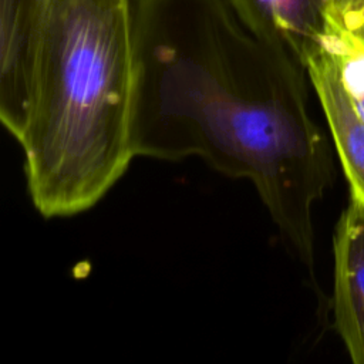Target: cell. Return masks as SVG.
<instances>
[{
	"mask_svg": "<svg viewBox=\"0 0 364 364\" xmlns=\"http://www.w3.org/2000/svg\"><path fill=\"white\" fill-rule=\"evenodd\" d=\"M317 40L333 58L354 107L364 119V41L328 17Z\"/></svg>",
	"mask_w": 364,
	"mask_h": 364,
	"instance_id": "cell-6",
	"label": "cell"
},
{
	"mask_svg": "<svg viewBox=\"0 0 364 364\" xmlns=\"http://www.w3.org/2000/svg\"><path fill=\"white\" fill-rule=\"evenodd\" d=\"M363 0H324V16L338 20L354 10Z\"/></svg>",
	"mask_w": 364,
	"mask_h": 364,
	"instance_id": "cell-8",
	"label": "cell"
},
{
	"mask_svg": "<svg viewBox=\"0 0 364 364\" xmlns=\"http://www.w3.org/2000/svg\"><path fill=\"white\" fill-rule=\"evenodd\" d=\"M333 310L337 333L354 364H364V209L350 200L333 237Z\"/></svg>",
	"mask_w": 364,
	"mask_h": 364,
	"instance_id": "cell-4",
	"label": "cell"
},
{
	"mask_svg": "<svg viewBox=\"0 0 364 364\" xmlns=\"http://www.w3.org/2000/svg\"><path fill=\"white\" fill-rule=\"evenodd\" d=\"M139 63L136 155L200 158L249 181L283 242L314 274L313 206L331 183L307 73L226 0H131Z\"/></svg>",
	"mask_w": 364,
	"mask_h": 364,
	"instance_id": "cell-1",
	"label": "cell"
},
{
	"mask_svg": "<svg viewBox=\"0 0 364 364\" xmlns=\"http://www.w3.org/2000/svg\"><path fill=\"white\" fill-rule=\"evenodd\" d=\"M138 95L131 0H24L1 46L0 119L44 218L92 208L127 172Z\"/></svg>",
	"mask_w": 364,
	"mask_h": 364,
	"instance_id": "cell-2",
	"label": "cell"
},
{
	"mask_svg": "<svg viewBox=\"0 0 364 364\" xmlns=\"http://www.w3.org/2000/svg\"><path fill=\"white\" fill-rule=\"evenodd\" d=\"M226 3L255 37L290 53L301 64L324 27V0H226Z\"/></svg>",
	"mask_w": 364,
	"mask_h": 364,
	"instance_id": "cell-5",
	"label": "cell"
},
{
	"mask_svg": "<svg viewBox=\"0 0 364 364\" xmlns=\"http://www.w3.org/2000/svg\"><path fill=\"white\" fill-rule=\"evenodd\" d=\"M334 21L364 41V0L354 10H351L350 13L344 14L341 18Z\"/></svg>",
	"mask_w": 364,
	"mask_h": 364,
	"instance_id": "cell-7",
	"label": "cell"
},
{
	"mask_svg": "<svg viewBox=\"0 0 364 364\" xmlns=\"http://www.w3.org/2000/svg\"><path fill=\"white\" fill-rule=\"evenodd\" d=\"M303 64L327 119L351 200L364 209V119L354 107L333 58L317 38Z\"/></svg>",
	"mask_w": 364,
	"mask_h": 364,
	"instance_id": "cell-3",
	"label": "cell"
}]
</instances>
